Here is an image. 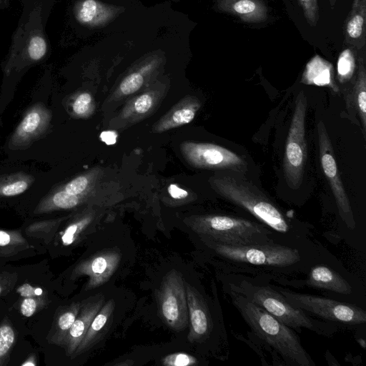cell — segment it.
<instances>
[{"label": "cell", "mask_w": 366, "mask_h": 366, "mask_svg": "<svg viewBox=\"0 0 366 366\" xmlns=\"http://www.w3.org/2000/svg\"><path fill=\"white\" fill-rule=\"evenodd\" d=\"M200 239L218 258L223 274L262 277L282 285L307 273L319 258L317 245L295 247L276 242L230 245L205 237Z\"/></svg>", "instance_id": "1"}, {"label": "cell", "mask_w": 366, "mask_h": 366, "mask_svg": "<svg viewBox=\"0 0 366 366\" xmlns=\"http://www.w3.org/2000/svg\"><path fill=\"white\" fill-rule=\"evenodd\" d=\"M235 173L232 171V174L212 179V185L218 194L272 229L284 244L295 247L316 245L310 238L309 229L289 219L269 197L241 177L239 172Z\"/></svg>", "instance_id": "2"}, {"label": "cell", "mask_w": 366, "mask_h": 366, "mask_svg": "<svg viewBox=\"0 0 366 366\" xmlns=\"http://www.w3.org/2000/svg\"><path fill=\"white\" fill-rule=\"evenodd\" d=\"M222 280L224 288L246 297L295 331L306 329L326 337H332L338 332L336 323L315 317L292 305L264 277L222 274Z\"/></svg>", "instance_id": "3"}, {"label": "cell", "mask_w": 366, "mask_h": 366, "mask_svg": "<svg viewBox=\"0 0 366 366\" xmlns=\"http://www.w3.org/2000/svg\"><path fill=\"white\" fill-rule=\"evenodd\" d=\"M232 305L244 321L269 352L282 365L315 366L314 360L301 343L300 337L289 327L246 297L224 288Z\"/></svg>", "instance_id": "4"}, {"label": "cell", "mask_w": 366, "mask_h": 366, "mask_svg": "<svg viewBox=\"0 0 366 366\" xmlns=\"http://www.w3.org/2000/svg\"><path fill=\"white\" fill-rule=\"evenodd\" d=\"M186 224L200 237L230 245L280 243L277 235L258 221L210 214L189 218Z\"/></svg>", "instance_id": "5"}, {"label": "cell", "mask_w": 366, "mask_h": 366, "mask_svg": "<svg viewBox=\"0 0 366 366\" xmlns=\"http://www.w3.org/2000/svg\"><path fill=\"white\" fill-rule=\"evenodd\" d=\"M274 287L292 305L323 320L347 325L366 322L365 310L355 305L330 298L296 292L280 286Z\"/></svg>", "instance_id": "6"}, {"label": "cell", "mask_w": 366, "mask_h": 366, "mask_svg": "<svg viewBox=\"0 0 366 366\" xmlns=\"http://www.w3.org/2000/svg\"><path fill=\"white\" fill-rule=\"evenodd\" d=\"M307 99L304 91L299 92L285 144L283 170L286 182L293 189L302 182L307 159L305 119Z\"/></svg>", "instance_id": "7"}, {"label": "cell", "mask_w": 366, "mask_h": 366, "mask_svg": "<svg viewBox=\"0 0 366 366\" xmlns=\"http://www.w3.org/2000/svg\"><path fill=\"white\" fill-rule=\"evenodd\" d=\"M159 311L166 325L182 331L189 325L184 280L180 272L172 269L162 279L158 294Z\"/></svg>", "instance_id": "8"}, {"label": "cell", "mask_w": 366, "mask_h": 366, "mask_svg": "<svg viewBox=\"0 0 366 366\" xmlns=\"http://www.w3.org/2000/svg\"><path fill=\"white\" fill-rule=\"evenodd\" d=\"M321 166L335 197L339 214L346 226L353 229L356 222L350 200L342 182L330 139L324 122L317 125Z\"/></svg>", "instance_id": "9"}, {"label": "cell", "mask_w": 366, "mask_h": 366, "mask_svg": "<svg viewBox=\"0 0 366 366\" xmlns=\"http://www.w3.org/2000/svg\"><path fill=\"white\" fill-rule=\"evenodd\" d=\"M182 151L194 167L207 169H227L244 173L247 163L236 153L219 145L184 142Z\"/></svg>", "instance_id": "10"}, {"label": "cell", "mask_w": 366, "mask_h": 366, "mask_svg": "<svg viewBox=\"0 0 366 366\" xmlns=\"http://www.w3.org/2000/svg\"><path fill=\"white\" fill-rule=\"evenodd\" d=\"M191 343H203L212 337L214 329L211 309L205 297L194 286L184 281Z\"/></svg>", "instance_id": "11"}, {"label": "cell", "mask_w": 366, "mask_h": 366, "mask_svg": "<svg viewBox=\"0 0 366 366\" xmlns=\"http://www.w3.org/2000/svg\"><path fill=\"white\" fill-rule=\"evenodd\" d=\"M52 118L51 111L43 104L30 107L13 132L9 143L14 149H24L48 129Z\"/></svg>", "instance_id": "12"}, {"label": "cell", "mask_w": 366, "mask_h": 366, "mask_svg": "<svg viewBox=\"0 0 366 366\" xmlns=\"http://www.w3.org/2000/svg\"><path fill=\"white\" fill-rule=\"evenodd\" d=\"M121 254L117 249L98 252L81 262L76 269V274L87 276L86 290L97 288L107 282L117 269Z\"/></svg>", "instance_id": "13"}, {"label": "cell", "mask_w": 366, "mask_h": 366, "mask_svg": "<svg viewBox=\"0 0 366 366\" xmlns=\"http://www.w3.org/2000/svg\"><path fill=\"white\" fill-rule=\"evenodd\" d=\"M288 281L300 282L295 285L297 287L303 285L340 295H350L352 292V285L346 279L333 269L321 264H312L307 271L306 277L302 281Z\"/></svg>", "instance_id": "14"}, {"label": "cell", "mask_w": 366, "mask_h": 366, "mask_svg": "<svg viewBox=\"0 0 366 366\" xmlns=\"http://www.w3.org/2000/svg\"><path fill=\"white\" fill-rule=\"evenodd\" d=\"M104 303L102 294H97L84 300L79 314L66 337L68 352L74 354L86 334L91 322Z\"/></svg>", "instance_id": "15"}, {"label": "cell", "mask_w": 366, "mask_h": 366, "mask_svg": "<svg viewBox=\"0 0 366 366\" xmlns=\"http://www.w3.org/2000/svg\"><path fill=\"white\" fill-rule=\"evenodd\" d=\"M217 7L247 23H260L267 19V8L262 0H217Z\"/></svg>", "instance_id": "16"}, {"label": "cell", "mask_w": 366, "mask_h": 366, "mask_svg": "<svg viewBox=\"0 0 366 366\" xmlns=\"http://www.w3.org/2000/svg\"><path fill=\"white\" fill-rule=\"evenodd\" d=\"M114 307L115 302L113 299H109L104 303L91 322L74 355H77L89 350L104 337L112 324Z\"/></svg>", "instance_id": "17"}, {"label": "cell", "mask_w": 366, "mask_h": 366, "mask_svg": "<svg viewBox=\"0 0 366 366\" xmlns=\"http://www.w3.org/2000/svg\"><path fill=\"white\" fill-rule=\"evenodd\" d=\"M345 41L361 49L366 44V0H353L345 25Z\"/></svg>", "instance_id": "18"}, {"label": "cell", "mask_w": 366, "mask_h": 366, "mask_svg": "<svg viewBox=\"0 0 366 366\" xmlns=\"http://www.w3.org/2000/svg\"><path fill=\"white\" fill-rule=\"evenodd\" d=\"M300 81L306 85L327 86L336 93L340 91L335 80L333 65L317 54L307 63Z\"/></svg>", "instance_id": "19"}, {"label": "cell", "mask_w": 366, "mask_h": 366, "mask_svg": "<svg viewBox=\"0 0 366 366\" xmlns=\"http://www.w3.org/2000/svg\"><path fill=\"white\" fill-rule=\"evenodd\" d=\"M352 97L347 100L349 105L352 104L357 112L362 126V132L365 139L366 130V69L364 59H358L357 74L353 85Z\"/></svg>", "instance_id": "20"}, {"label": "cell", "mask_w": 366, "mask_h": 366, "mask_svg": "<svg viewBox=\"0 0 366 366\" xmlns=\"http://www.w3.org/2000/svg\"><path fill=\"white\" fill-rule=\"evenodd\" d=\"M34 182V178L24 172H16L0 177V197H9L25 192Z\"/></svg>", "instance_id": "21"}, {"label": "cell", "mask_w": 366, "mask_h": 366, "mask_svg": "<svg viewBox=\"0 0 366 366\" xmlns=\"http://www.w3.org/2000/svg\"><path fill=\"white\" fill-rule=\"evenodd\" d=\"M78 195L71 194L64 189L56 191L46 197L36 208L37 212H46L54 209H67L79 204Z\"/></svg>", "instance_id": "22"}, {"label": "cell", "mask_w": 366, "mask_h": 366, "mask_svg": "<svg viewBox=\"0 0 366 366\" xmlns=\"http://www.w3.org/2000/svg\"><path fill=\"white\" fill-rule=\"evenodd\" d=\"M106 7L95 0H84L76 6L75 15L81 24H95L104 21L108 16Z\"/></svg>", "instance_id": "23"}, {"label": "cell", "mask_w": 366, "mask_h": 366, "mask_svg": "<svg viewBox=\"0 0 366 366\" xmlns=\"http://www.w3.org/2000/svg\"><path fill=\"white\" fill-rule=\"evenodd\" d=\"M355 69V53L351 48H346L341 51L337 61L338 81L340 84L350 81L353 77Z\"/></svg>", "instance_id": "24"}, {"label": "cell", "mask_w": 366, "mask_h": 366, "mask_svg": "<svg viewBox=\"0 0 366 366\" xmlns=\"http://www.w3.org/2000/svg\"><path fill=\"white\" fill-rule=\"evenodd\" d=\"M199 104L194 103L189 106H182L172 112L168 118L164 119L162 130L189 123L194 118Z\"/></svg>", "instance_id": "25"}, {"label": "cell", "mask_w": 366, "mask_h": 366, "mask_svg": "<svg viewBox=\"0 0 366 366\" xmlns=\"http://www.w3.org/2000/svg\"><path fill=\"white\" fill-rule=\"evenodd\" d=\"M47 44L44 37L40 34H32L26 45V58L32 62L41 60L46 54Z\"/></svg>", "instance_id": "26"}, {"label": "cell", "mask_w": 366, "mask_h": 366, "mask_svg": "<svg viewBox=\"0 0 366 366\" xmlns=\"http://www.w3.org/2000/svg\"><path fill=\"white\" fill-rule=\"evenodd\" d=\"M90 216L83 217L78 221L69 224L65 229L61 237V242L64 246L71 244L77 237L83 232L92 222Z\"/></svg>", "instance_id": "27"}, {"label": "cell", "mask_w": 366, "mask_h": 366, "mask_svg": "<svg viewBox=\"0 0 366 366\" xmlns=\"http://www.w3.org/2000/svg\"><path fill=\"white\" fill-rule=\"evenodd\" d=\"M81 305L79 302L72 304L58 319V327L62 334H66V337L79 314Z\"/></svg>", "instance_id": "28"}, {"label": "cell", "mask_w": 366, "mask_h": 366, "mask_svg": "<svg viewBox=\"0 0 366 366\" xmlns=\"http://www.w3.org/2000/svg\"><path fill=\"white\" fill-rule=\"evenodd\" d=\"M165 366H189L198 363V360L193 355L185 352L169 354L162 359Z\"/></svg>", "instance_id": "29"}, {"label": "cell", "mask_w": 366, "mask_h": 366, "mask_svg": "<svg viewBox=\"0 0 366 366\" xmlns=\"http://www.w3.org/2000/svg\"><path fill=\"white\" fill-rule=\"evenodd\" d=\"M304 16L311 26H315L319 19L317 0H299Z\"/></svg>", "instance_id": "30"}, {"label": "cell", "mask_w": 366, "mask_h": 366, "mask_svg": "<svg viewBox=\"0 0 366 366\" xmlns=\"http://www.w3.org/2000/svg\"><path fill=\"white\" fill-rule=\"evenodd\" d=\"M144 78L140 73L134 72L127 76L120 84V90L124 94H131L142 85Z\"/></svg>", "instance_id": "31"}, {"label": "cell", "mask_w": 366, "mask_h": 366, "mask_svg": "<svg viewBox=\"0 0 366 366\" xmlns=\"http://www.w3.org/2000/svg\"><path fill=\"white\" fill-rule=\"evenodd\" d=\"M14 332L9 325L0 327V357L4 356L14 342Z\"/></svg>", "instance_id": "32"}, {"label": "cell", "mask_w": 366, "mask_h": 366, "mask_svg": "<svg viewBox=\"0 0 366 366\" xmlns=\"http://www.w3.org/2000/svg\"><path fill=\"white\" fill-rule=\"evenodd\" d=\"M89 184L88 178L85 176H79L64 185V191L74 195L79 196L87 188Z\"/></svg>", "instance_id": "33"}, {"label": "cell", "mask_w": 366, "mask_h": 366, "mask_svg": "<svg viewBox=\"0 0 366 366\" xmlns=\"http://www.w3.org/2000/svg\"><path fill=\"white\" fill-rule=\"evenodd\" d=\"M92 97L89 93L79 94L72 103L74 113L79 116L85 114L90 107Z\"/></svg>", "instance_id": "34"}, {"label": "cell", "mask_w": 366, "mask_h": 366, "mask_svg": "<svg viewBox=\"0 0 366 366\" xmlns=\"http://www.w3.org/2000/svg\"><path fill=\"white\" fill-rule=\"evenodd\" d=\"M152 97L148 94L139 96L134 102V108L137 113H146L152 107Z\"/></svg>", "instance_id": "35"}, {"label": "cell", "mask_w": 366, "mask_h": 366, "mask_svg": "<svg viewBox=\"0 0 366 366\" xmlns=\"http://www.w3.org/2000/svg\"><path fill=\"white\" fill-rule=\"evenodd\" d=\"M36 309V302L34 299L31 297L25 298L21 305V314L25 317H31L35 312Z\"/></svg>", "instance_id": "36"}, {"label": "cell", "mask_w": 366, "mask_h": 366, "mask_svg": "<svg viewBox=\"0 0 366 366\" xmlns=\"http://www.w3.org/2000/svg\"><path fill=\"white\" fill-rule=\"evenodd\" d=\"M17 292L24 297L41 295L43 292L41 288H35L29 284H24L17 289Z\"/></svg>", "instance_id": "37"}, {"label": "cell", "mask_w": 366, "mask_h": 366, "mask_svg": "<svg viewBox=\"0 0 366 366\" xmlns=\"http://www.w3.org/2000/svg\"><path fill=\"white\" fill-rule=\"evenodd\" d=\"M168 192L170 196L175 199H182L188 196L187 191L174 184H171L168 187Z\"/></svg>", "instance_id": "38"}, {"label": "cell", "mask_w": 366, "mask_h": 366, "mask_svg": "<svg viewBox=\"0 0 366 366\" xmlns=\"http://www.w3.org/2000/svg\"><path fill=\"white\" fill-rule=\"evenodd\" d=\"M99 138L106 144L113 145L117 142V134L114 131H104L100 134Z\"/></svg>", "instance_id": "39"}, {"label": "cell", "mask_w": 366, "mask_h": 366, "mask_svg": "<svg viewBox=\"0 0 366 366\" xmlns=\"http://www.w3.org/2000/svg\"><path fill=\"white\" fill-rule=\"evenodd\" d=\"M10 241V235L7 232L0 230V246L7 245Z\"/></svg>", "instance_id": "40"}, {"label": "cell", "mask_w": 366, "mask_h": 366, "mask_svg": "<svg viewBox=\"0 0 366 366\" xmlns=\"http://www.w3.org/2000/svg\"><path fill=\"white\" fill-rule=\"evenodd\" d=\"M337 0H330V4L331 8H333Z\"/></svg>", "instance_id": "41"}, {"label": "cell", "mask_w": 366, "mask_h": 366, "mask_svg": "<svg viewBox=\"0 0 366 366\" xmlns=\"http://www.w3.org/2000/svg\"><path fill=\"white\" fill-rule=\"evenodd\" d=\"M1 287H0V294H1Z\"/></svg>", "instance_id": "42"}, {"label": "cell", "mask_w": 366, "mask_h": 366, "mask_svg": "<svg viewBox=\"0 0 366 366\" xmlns=\"http://www.w3.org/2000/svg\"><path fill=\"white\" fill-rule=\"evenodd\" d=\"M0 1H1V0H0Z\"/></svg>", "instance_id": "43"}]
</instances>
